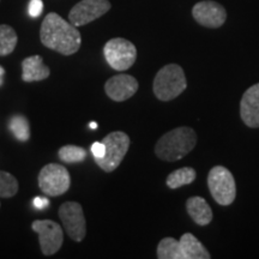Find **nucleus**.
<instances>
[{
    "label": "nucleus",
    "instance_id": "obj_1",
    "mask_svg": "<svg viewBox=\"0 0 259 259\" xmlns=\"http://www.w3.org/2000/svg\"><path fill=\"white\" fill-rule=\"evenodd\" d=\"M40 38L45 47L63 56L77 53L82 45V36L77 27L56 12H51L45 17L40 29Z\"/></svg>",
    "mask_w": 259,
    "mask_h": 259
},
{
    "label": "nucleus",
    "instance_id": "obj_27",
    "mask_svg": "<svg viewBox=\"0 0 259 259\" xmlns=\"http://www.w3.org/2000/svg\"><path fill=\"white\" fill-rule=\"evenodd\" d=\"M89 127L90 128H92V130H96L97 128V124H96V122H90V124H89Z\"/></svg>",
    "mask_w": 259,
    "mask_h": 259
},
{
    "label": "nucleus",
    "instance_id": "obj_9",
    "mask_svg": "<svg viewBox=\"0 0 259 259\" xmlns=\"http://www.w3.org/2000/svg\"><path fill=\"white\" fill-rule=\"evenodd\" d=\"M59 218L66 234L73 241H82L87 234V222L83 208L79 203L66 202L59 208Z\"/></svg>",
    "mask_w": 259,
    "mask_h": 259
},
{
    "label": "nucleus",
    "instance_id": "obj_19",
    "mask_svg": "<svg viewBox=\"0 0 259 259\" xmlns=\"http://www.w3.org/2000/svg\"><path fill=\"white\" fill-rule=\"evenodd\" d=\"M158 259H181L179 240L174 238H163L157 245Z\"/></svg>",
    "mask_w": 259,
    "mask_h": 259
},
{
    "label": "nucleus",
    "instance_id": "obj_11",
    "mask_svg": "<svg viewBox=\"0 0 259 259\" xmlns=\"http://www.w3.org/2000/svg\"><path fill=\"white\" fill-rule=\"evenodd\" d=\"M192 16L196 22L205 28H220L225 24L227 11L221 4L212 0L197 3L192 9Z\"/></svg>",
    "mask_w": 259,
    "mask_h": 259
},
{
    "label": "nucleus",
    "instance_id": "obj_5",
    "mask_svg": "<svg viewBox=\"0 0 259 259\" xmlns=\"http://www.w3.org/2000/svg\"><path fill=\"white\" fill-rule=\"evenodd\" d=\"M106 147V154L101 158H95L97 166L102 170L111 173L121 163L122 158L127 154L130 148V137L122 131H114L102 139Z\"/></svg>",
    "mask_w": 259,
    "mask_h": 259
},
{
    "label": "nucleus",
    "instance_id": "obj_7",
    "mask_svg": "<svg viewBox=\"0 0 259 259\" xmlns=\"http://www.w3.org/2000/svg\"><path fill=\"white\" fill-rule=\"evenodd\" d=\"M105 59L115 71L128 70L137 59V48L131 41L122 37L109 40L103 47Z\"/></svg>",
    "mask_w": 259,
    "mask_h": 259
},
{
    "label": "nucleus",
    "instance_id": "obj_22",
    "mask_svg": "<svg viewBox=\"0 0 259 259\" xmlns=\"http://www.w3.org/2000/svg\"><path fill=\"white\" fill-rule=\"evenodd\" d=\"M18 192V181L12 174L0 170V198H12Z\"/></svg>",
    "mask_w": 259,
    "mask_h": 259
},
{
    "label": "nucleus",
    "instance_id": "obj_6",
    "mask_svg": "<svg viewBox=\"0 0 259 259\" xmlns=\"http://www.w3.org/2000/svg\"><path fill=\"white\" fill-rule=\"evenodd\" d=\"M38 187L48 197H58L70 189L71 178L69 170L57 163L46 164L37 177Z\"/></svg>",
    "mask_w": 259,
    "mask_h": 259
},
{
    "label": "nucleus",
    "instance_id": "obj_15",
    "mask_svg": "<svg viewBox=\"0 0 259 259\" xmlns=\"http://www.w3.org/2000/svg\"><path fill=\"white\" fill-rule=\"evenodd\" d=\"M179 244L181 259H210L211 257L202 242L191 233L181 235Z\"/></svg>",
    "mask_w": 259,
    "mask_h": 259
},
{
    "label": "nucleus",
    "instance_id": "obj_3",
    "mask_svg": "<svg viewBox=\"0 0 259 259\" xmlns=\"http://www.w3.org/2000/svg\"><path fill=\"white\" fill-rule=\"evenodd\" d=\"M187 87L185 72L178 64H168L158 71L154 78L153 90L160 101L168 102L178 97Z\"/></svg>",
    "mask_w": 259,
    "mask_h": 259
},
{
    "label": "nucleus",
    "instance_id": "obj_21",
    "mask_svg": "<svg viewBox=\"0 0 259 259\" xmlns=\"http://www.w3.org/2000/svg\"><path fill=\"white\" fill-rule=\"evenodd\" d=\"M58 156L65 163H77L85 160L87 151L77 145H64L58 151Z\"/></svg>",
    "mask_w": 259,
    "mask_h": 259
},
{
    "label": "nucleus",
    "instance_id": "obj_26",
    "mask_svg": "<svg viewBox=\"0 0 259 259\" xmlns=\"http://www.w3.org/2000/svg\"><path fill=\"white\" fill-rule=\"evenodd\" d=\"M4 76H5V70H4V67L0 66V87H2L3 83H4Z\"/></svg>",
    "mask_w": 259,
    "mask_h": 259
},
{
    "label": "nucleus",
    "instance_id": "obj_4",
    "mask_svg": "<svg viewBox=\"0 0 259 259\" xmlns=\"http://www.w3.org/2000/svg\"><path fill=\"white\" fill-rule=\"evenodd\" d=\"M208 187L215 202L222 206L231 205L236 197V185L233 174L223 166L211 168L208 176Z\"/></svg>",
    "mask_w": 259,
    "mask_h": 259
},
{
    "label": "nucleus",
    "instance_id": "obj_13",
    "mask_svg": "<svg viewBox=\"0 0 259 259\" xmlns=\"http://www.w3.org/2000/svg\"><path fill=\"white\" fill-rule=\"evenodd\" d=\"M240 116L248 127H259V83L250 87L242 95Z\"/></svg>",
    "mask_w": 259,
    "mask_h": 259
},
{
    "label": "nucleus",
    "instance_id": "obj_23",
    "mask_svg": "<svg viewBox=\"0 0 259 259\" xmlns=\"http://www.w3.org/2000/svg\"><path fill=\"white\" fill-rule=\"evenodd\" d=\"M42 10H44V3H42V0H30V2H29L28 14L30 15L31 17H40V15L42 14Z\"/></svg>",
    "mask_w": 259,
    "mask_h": 259
},
{
    "label": "nucleus",
    "instance_id": "obj_18",
    "mask_svg": "<svg viewBox=\"0 0 259 259\" xmlns=\"http://www.w3.org/2000/svg\"><path fill=\"white\" fill-rule=\"evenodd\" d=\"M18 36L15 29L8 24H0V57L11 54L17 46Z\"/></svg>",
    "mask_w": 259,
    "mask_h": 259
},
{
    "label": "nucleus",
    "instance_id": "obj_8",
    "mask_svg": "<svg viewBox=\"0 0 259 259\" xmlns=\"http://www.w3.org/2000/svg\"><path fill=\"white\" fill-rule=\"evenodd\" d=\"M31 228L38 235L40 247L45 255L56 254L64 242L63 228L52 220H36Z\"/></svg>",
    "mask_w": 259,
    "mask_h": 259
},
{
    "label": "nucleus",
    "instance_id": "obj_2",
    "mask_svg": "<svg viewBox=\"0 0 259 259\" xmlns=\"http://www.w3.org/2000/svg\"><path fill=\"white\" fill-rule=\"evenodd\" d=\"M197 144V134L193 128L181 126L168 131L155 145V154L162 161L174 162L185 157Z\"/></svg>",
    "mask_w": 259,
    "mask_h": 259
},
{
    "label": "nucleus",
    "instance_id": "obj_16",
    "mask_svg": "<svg viewBox=\"0 0 259 259\" xmlns=\"http://www.w3.org/2000/svg\"><path fill=\"white\" fill-rule=\"evenodd\" d=\"M186 210L196 225L208 226L212 221V210L202 197L196 196L187 199Z\"/></svg>",
    "mask_w": 259,
    "mask_h": 259
},
{
    "label": "nucleus",
    "instance_id": "obj_17",
    "mask_svg": "<svg viewBox=\"0 0 259 259\" xmlns=\"http://www.w3.org/2000/svg\"><path fill=\"white\" fill-rule=\"evenodd\" d=\"M196 170L191 167H183L179 169L171 171L169 176L167 177L166 184L167 186L171 190H177L179 187L190 185L196 180Z\"/></svg>",
    "mask_w": 259,
    "mask_h": 259
},
{
    "label": "nucleus",
    "instance_id": "obj_24",
    "mask_svg": "<svg viewBox=\"0 0 259 259\" xmlns=\"http://www.w3.org/2000/svg\"><path fill=\"white\" fill-rule=\"evenodd\" d=\"M90 150H92L94 158H101L106 154V147L102 142H95V143H93Z\"/></svg>",
    "mask_w": 259,
    "mask_h": 259
},
{
    "label": "nucleus",
    "instance_id": "obj_12",
    "mask_svg": "<svg viewBox=\"0 0 259 259\" xmlns=\"http://www.w3.org/2000/svg\"><path fill=\"white\" fill-rule=\"evenodd\" d=\"M138 82L131 74L120 73L113 76L105 84V92L109 99L115 102H122L131 99L137 93Z\"/></svg>",
    "mask_w": 259,
    "mask_h": 259
},
{
    "label": "nucleus",
    "instance_id": "obj_25",
    "mask_svg": "<svg viewBox=\"0 0 259 259\" xmlns=\"http://www.w3.org/2000/svg\"><path fill=\"white\" fill-rule=\"evenodd\" d=\"M32 204H34V206L38 210H42L45 208H47L48 205H50V199L46 198V197H35L34 200H32Z\"/></svg>",
    "mask_w": 259,
    "mask_h": 259
},
{
    "label": "nucleus",
    "instance_id": "obj_10",
    "mask_svg": "<svg viewBox=\"0 0 259 259\" xmlns=\"http://www.w3.org/2000/svg\"><path fill=\"white\" fill-rule=\"evenodd\" d=\"M111 8L108 0H82L71 9L69 21L74 27H82L102 17Z\"/></svg>",
    "mask_w": 259,
    "mask_h": 259
},
{
    "label": "nucleus",
    "instance_id": "obj_20",
    "mask_svg": "<svg viewBox=\"0 0 259 259\" xmlns=\"http://www.w3.org/2000/svg\"><path fill=\"white\" fill-rule=\"evenodd\" d=\"M9 130L14 134V136L18 141L27 142L30 138V126L25 116L17 114L11 116L9 120Z\"/></svg>",
    "mask_w": 259,
    "mask_h": 259
},
{
    "label": "nucleus",
    "instance_id": "obj_14",
    "mask_svg": "<svg viewBox=\"0 0 259 259\" xmlns=\"http://www.w3.org/2000/svg\"><path fill=\"white\" fill-rule=\"evenodd\" d=\"M51 74V70L45 65L41 56H31L22 61V79L24 82H40L47 79Z\"/></svg>",
    "mask_w": 259,
    "mask_h": 259
}]
</instances>
